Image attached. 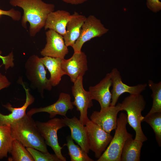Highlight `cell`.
<instances>
[{
	"label": "cell",
	"instance_id": "1",
	"mask_svg": "<svg viewBox=\"0 0 161 161\" xmlns=\"http://www.w3.org/2000/svg\"><path fill=\"white\" fill-rule=\"evenodd\" d=\"M10 3L22 9V25L26 28L27 23H29V33L32 36L44 27L48 15L54 11L55 7L54 4L46 3L42 0H10Z\"/></svg>",
	"mask_w": 161,
	"mask_h": 161
},
{
	"label": "cell",
	"instance_id": "2",
	"mask_svg": "<svg viewBox=\"0 0 161 161\" xmlns=\"http://www.w3.org/2000/svg\"><path fill=\"white\" fill-rule=\"evenodd\" d=\"M31 117L26 114L22 118L11 124L12 136L26 148H32L44 153H48L44 140Z\"/></svg>",
	"mask_w": 161,
	"mask_h": 161
},
{
	"label": "cell",
	"instance_id": "3",
	"mask_svg": "<svg viewBox=\"0 0 161 161\" xmlns=\"http://www.w3.org/2000/svg\"><path fill=\"white\" fill-rule=\"evenodd\" d=\"M145 106V101L141 94L130 95L125 97L121 103L122 111H125L127 113V123L135 131L134 139L143 143L148 140L141 126L144 117L142 115V112Z\"/></svg>",
	"mask_w": 161,
	"mask_h": 161
},
{
	"label": "cell",
	"instance_id": "4",
	"mask_svg": "<svg viewBox=\"0 0 161 161\" xmlns=\"http://www.w3.org/2000/svg\"><path fill=\"white\" fill-rule=\"evenodd\" d=\"M127 115L121 112L117 119L114 135L109 145L97 161H120L122 151L124 143L133 135L127 131Z\"/></svg>",
	"mask_w": 161,
	"mask_h": 161
},
{
	"label": "cell",
	"instance_id": "5",
	"mask_svg": "<svg viewBox=\"0 0 161 161\" xmlns=\"http://www.w3.org/2000/svg\"><path fill=\"white\" fill-rule=\"evenodd\" d=\"M25 75L33 88L43 95L44 90L52 89L49 79L46 77L45 66L40 58L33 55L29 57L25 64Z\"/></svg>",
	"mask_w": 161,
	"mask_h": 161
},
{
	"label": "cell",
	"instance_id": "6",
	"mask_svg": "<svg viewBox=\"0 0 161 161\" xmlns=\"http://www.w3.org/2000/svg\"><path fill=\"white\" fill-rule=\"evenodd\" d=\"M35 123L46 145L52 148L61 161H66V158L62 154V147L59 144L57 137L58 130L66 126L61 119L53 118L46 122Z\"/></svg>",
	"mask_w": 161,
	"mask_h": 161
},
{
	"label": "cell",
	"instance_id": "7",
	"mask_svg": "<svg viewBox=\"0 0 161 161\" xmlns=\"http://www.w3.org/2000/svg\"><path fill=\"white\" fill-rule=\"evenodd\" d=\"M109 30L100 19L94 15L89 16L82 26L78 38L72 47L74 52L81 51L85 43L94 38L100 37Z\"/></svg>",
	"mask_w": 161,
	"mask_h": 161
},
{
	"label": "cell",
	"instance_id": "8",
	"mask_svg": "<svg viewBox=\"0 0 161 161\" xmlns=\"http://www.w3.org/2000/svg\"><path fill=\"white\" fill-rule=\"evenodd\" d=\"M87 130L90 150L98 159L105 150L113 137L89 120L85 125Z\"/></svg>",
	"mask_w": 161,
	"mask_h": 161
},
{
	"label": "cell",
	"instance_id": "9",
	"mask_svg": "<svg viewBox=\"0 0 161 161\" xmlns=\"http://www.w3.org/2000/svg\"><path fill=\"white\" fill-rule=\"evenodd\" d=\"M73 83L72 91L74 100L72 103L80 112V123L85 125L89 120L87 116V110L93 106L92 100L89 91L85 90L83 88V77H79Z\"/></svg>",
	"mask_w": 161,
	"mask_h": 161
},
{
	"label": "cell",
	"instance_id": "10",
	"mask_svg": "<svg viewBox=\"0 0 161 161\" xmlns=\"http://www.w3.org/2000/svg\"><path fill=\"white\" fill-rule=\"evenodd\" d=\"M61 67L65 75L74 83L79 77H83L88 69L86 55L82 51L74 52L69 58L62 59Z\"/></svg>",
	"mask_w": 161,
	"mask_h": 161
},
{
	"label": "cell",
	"instance_id": "11",
	"mask_svg": "<svg viewBox=\"0 0 161 161\" xmlns=\"http://www.w3.org/2000/svg\"><path fill=\"white\" fill-rule=\"evenodd\" d=\"M122 111L121 103L115 106L94 111L90 116L91 120L106 132L110 134L117 126V115Z\"/></svg>",
	"mask_w": 161,
	"mask_h": 161
},
{
	"label": "cell",
	"instance_id": "12",
	"mask_svg": "<svg viewBox=\"0 0 161 161\" xmlns=\"http://www.w3.org/2000/svg\"><path fill=\"white\" fill-rule=\"evenodd\" d=\"M110 72L112 86L111 92V106H115L119 97L123 93H128L131 95L140 94L145 90L147 86L146 83L134 86H129L125 84L122 81L120 72L116 68L113 69Z\"/></svg>",
	"mask_w": 161,
	"mask_h": 161
},
{
	"label": "cell",
	"instance_id": "13",
	"mask_svg": "<svg viewBox=\"0 0 161 161\" xmlns=\"http://www.w3.org/2000/svg\"><path fill=\"white\" fill-rule=\"evenodd\" d=\"M47 43L41 51V55L64 58L69 52L63 36L55 31L49 30L46 32Z\"/></svg>",
	"mask_w": 161,
	"mask_h": 161
},
{
	"label": "cell",
	"instance_id": "14",
	"mask_svg": "<svg viewBox=\"0 0 161 161\" xmlns=\"http://www.w3.org/2000/svg\"><path fill=\"white\" fill-rule=\"evenodd\" d=\"M71 99L69 94L61 92L58 100L53 104L46 107L32 108L29 110L27 114L32 116L36 113L45 112L49 114V117L51 118L57 115L66 117L68 110H71L74 108Z\"/></svg>",
	"mask_w": 161,
	"mask_h": 161
},
{
	"label": "cell",
	"instance_id": "15",
	"mask_svg": "<svg viewBox=\"0 0 161 161\" xmlns=\"http://www.w3.org/2000/svg\"><path fill=\"white\" fill-rule=\"evenodd\" d=\"M112 85L111 72L107 73L98 83L89 88V92L92 99L97 101L101 109L109 106L111 103L112 95L110 89Z\"/></svg>",
	"mask_w": 161,
	"mask_h": 161
},
{
	"label": "cell",
	"instance_id": "16",
	"mask_svg": "<svg viewBox=\"0 0 161 161\" xmlns=\"http://www.w3.org/2000/svg\"><path fill=\"white\" fill-rule=\"evenodd\" d=\"M61 119L66 126L69 128L72 138L83 150L88 153L90 149L86 126L83 125L75 117L70 118L66 116Z\"/></svg>",
	"mask_w": 161,
	"mask_h": 161
},
{
	"label": "cell",
	"instance_id": "17",
	"mask_svg": "<svg viewBox=\"0 0 161 161\" xmlns=\"http://www.w3.org/2000/svg\"><path fill=\"white\" fill-rule=\"evenodd\" d=\"M22 85L26 94L24 103L22 106L18 108H14L9 103L3 105V106L11 112V113L8 115H4L0 113V125H10L23 117L26 114V112L27 108L34 102L35 98L29 90L26 88L23 83Z\"/></svg>",
	"mask_w": 161,
	"mask_h": 161
},
{
	"label": "cell",
	"instance_id": "18",
	"mask_svg": "<svg viewBox=\"0 0 161 161\" xmlns=\"http://www.w3.org/2000/svg\"><path fill=\"white\" fill-rule=\"evenodd\" d=\"M71 15L68 11L63 10L51 12L47 17L44 26L45 29L52 30L63 36Z\"/></svg>",
	"mask_w": 161,
	"mask_h": 161
},
{
	"label": "cell",
	"instance_id": "19",
	"mask_svg": "<svg viewBox=\"0 0 161 161\" xmlns=\"http://www.w3.org/2000/svg\"><path fill=\"white\" fill-rule=\"evenodd\" d=\"M86 17L75 12L71 15L66 28V33L63 36L66 45L72 47L78 38L82 26Z\"/></svg>",
	"mask_w": 161,
	"mask_h": 161
},
{
	"label": "cell",
	"instance_id": "20",
	"mask_svg": "<svg viewBox=\"0 0 161 161\" xmlns=\"http://www.w3.org/2000/svg\"><path fill=\"white\" fill-rule=\"evenodd\" d=\"M40 59L50 74L49 79L52 86L58 85L65 74L61 67L62 59L59 58L44 56Z\"/></svg>",
	"mask_w": 161,
	"mask_h": 161
},
{
	"label": "cell",
	"instance_id": "21",
	"mask_svg": "<svg viewBox=\"0 0 161 161\" xmlns=\"http://www.w3.org/2000/svg\"><path fill=\"white\" fill-rule=\"evenodd\" d=\"M143 143L135 140L133 136L128 138L123 148L120 161H140Z\"/></svg>",
	"mask_w": 161,
	"mask_h": 161
},
{
	"label": "cell",
	"instance_id": "22",
	"mask_svg": "<svg viewBox=\"0 0 161 161\" xmlns=\"http://www.w3.org/2000/svg\"><path fill=\"white\" fill-rule=\"evenodd\" d=\"M13 139L10 125H0V159L7 157L10 153Z\"/></svg>",
	"mask_w": 161,
	"mask_h": 161
},
{
	"label": "cell",
	"instance_id": "23",
	"mask_svg": "<svg viewBox=\"0 0 161 161\" xmlns=\"http://www.w3.org/2000/svg\"><path fill=\"white\" fill-rule=\"evenodd\" d=\"M9 161H34L32 156L25 147L18 140L14 139L10 153Z\"/></svg>",
	"mask_w": 161,
	"mask_h": 161
},
{
	"label": "cell",
	"instance_id": "24",
	"mask_svg": "<svg viewBox=\"0 0 161 161\" xmlns=\"http://www.w3.org/2000/svg\"><path fill=\"white\" fill-rule=\"evenodd\" d=\"M68 153L71 161H93L88 155V153L83 150L79 145L75 144L71 136L66 137Z\"/></svg>",
	"mask_w": 161,
	"mask_h": 161
},
{
	"label": "cell",
	"instance_id": "25",
	"mask_svg": "<svg viewBox=\"0 0 161 161\" xmlns=\"http://www.w3.org/2000/svg\"><path fill=\"white\" fill-rule=\"evenodd\" d=\"M148 86L152 92L153 103L151 108L146 115L161 112V82L154 83L149 80Z\"/></svg>",
	"mask_w": 161,
	"mask_h": 161
},
{
	"label": "cell",
	"instance_id": "26",
	"mask_svg": "<svg viewBox=\"0 0 161 161\" xmlns=\"http://www.w3.org/2000/svg\"><path fill=\"white\" fill-rule=\"evenodd\" d=\"M143 122L149 124L153 129L155 134L157 143L161 146V112L155 113L144 117Z\"/></svg>",
	"mask_w": 161,
	"mask_h": 161
},
{
	"label": "cell",
	"instance_id": "27",
	"mask_svg": "<svg viewBox=\"0 0 161 161\" xmlns=\"http://www.w3.org/2000/svg\"><path fill=\"white\" fill-rule=\"evenodd\" d=\"M26 148L35 161H61L55 154L44 153L32 148Z\"/></svg>",
	"mask_w": 161,
	"mask_h": 161
},
{
	"label": "cell",
	"instance_id": "28",
	"mask_svg": "<svg viewBox=\"0 0 161 161\" xmlns=\"http://www.w3.org/2000/svg\"><path fill=\"white\" fill-rule=\"evenodd\" d=\"M1 52L0 51V58L3 62V65H4V68L6 70L10 67H13L14 66L13 62V55L12 52L10 53L6 56H3L1 55Z\"/></svg>",
	"mask_w": 161,
	"mask_h": 161
},
{
	"label": "cell",
	"instance_id": "29",
	"mask_svg": "<svg viewBox=\"0 0 161 161\" xmlns=\"http://www.w3.org/2000/svg\"><path fill=\"white\" fill-rule=\"evenodd\" d=\"M2 15L8 16L15 21H19L21 18V13L20 12L13 8L8 11L0 9V16Z\"/></svg>",
	"mask_w": 161,
	"mask_h": 161
},
{
	"label": "cell",
	"instance_id": "30",
	"mask_svg": "<svg viewBox=\"0 0 161 161\" xmlns=\"http://www.w3.org/2000/svg\"><path fill=\"white\" fill-rule=\"evenodd\" d=\"M146 4L148 8L154 13L161 10V2L159 0H147Z\"/></svg>",
	"mask_w": 161,
	"mask_h": 161
},
{
	"label": "cell",
	"instance_id": "31",
	"mask_svg": "<svg viewBox=\"0 0 161 161\" xmlns=\"http://www.w3.org/2000/svg\"><path fill=\"white\" fill-rule=\"evenodd\" d=\"M6 76L0 72V91L2 89L8 87L10 84Z\"/></svg>",
	"mask_w": 161,
	"mask_h": 161
},
{
	"label": "cell",
	"instance_id": "32",
	"mask_svg": "<svg viewBox=\"0 0 161 161\" xmlns=\"http://www.w3.org/2000/svg\"><path fill=\"white\" fill-rule=\"evenodd\" d=\"M64 2L72 5H78L88 0H61Z\"/></svg>",
	"mask_w": 161,
	"mask_h": 161
}]
</instances>
